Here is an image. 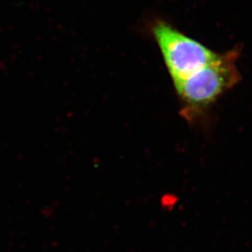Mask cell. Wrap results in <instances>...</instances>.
Wrapping results in <instances>:
<instances>
[{
	"instance_id": "1",
	"label": "cell",
	"mask_w": 252,
	"mask_h": 252,
	"mask_svg": "<svg viewBox=\"0 0 252 252\" xmlns=\"http://www.w3.org/2000/svg\"><path fill=\"white\" fill-rule=\"evenodd\" d=\"M238 57L236 50L219 54L198 71L174 83L182 117L196 123L217 100L241 81L236 64Z\"/></svg>"
},
{
	"instance_id": "2",
	"label": "cell",
	"mask_w": 252,
	"mask_h": 252,
	"mask_svg": "<svg viewBox=\"0 0 252 252\" xmlns=\"http://www.w3.org/2000/svg\"><path fill=\"white\" fill-rule=\"evenodd\" d=\"M151 32L173 84L198 71L219 54L164 20H154Z\"/></svg>"
},
{
	"instance_id": "3",
	"label": "cell",
	"mask_w": 252,
	"mask_h": 252,
	"mask_svg": "<svg viewBox=\"0 0 252 252\" xmlns=\"http://www.w3.org/2000/svg\"><path fill=\"white\" fill-rule=\"evenodd\" d=\"M178 202V199L176 198L175 195H173L171 193H165L161 197V207L164 209H169L173 208L176 206V203Z\"/></svg>"
}]
</instances>
